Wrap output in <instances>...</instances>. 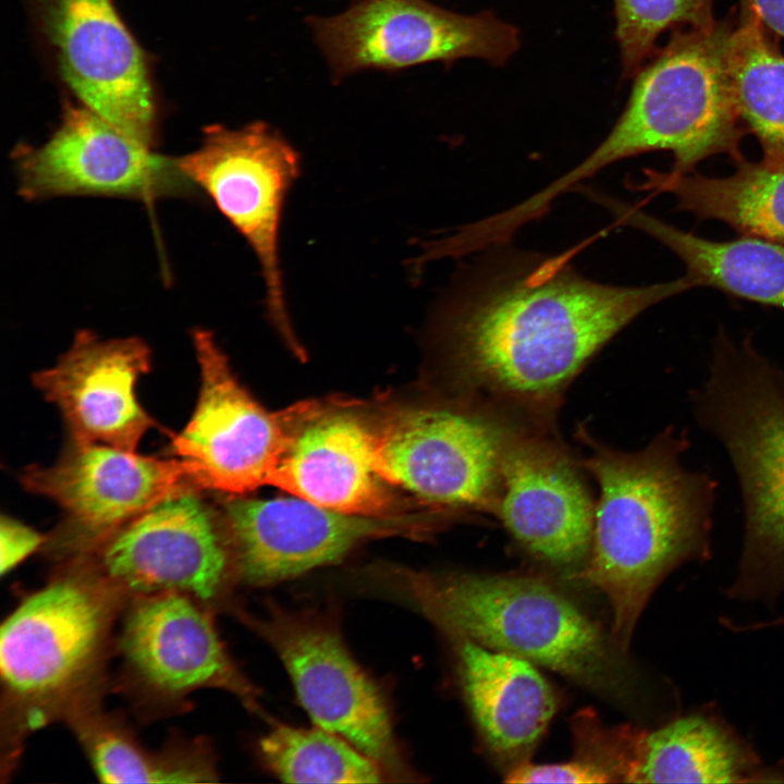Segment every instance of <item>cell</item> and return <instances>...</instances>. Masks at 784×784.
I'll use <instances>...</instances> for the list:
<instances>
[{"mask_svg":"<svg viewBox=\"0 0 784 784\" xmlns=\"http://www.w3.org/2000/svg\"><path fill=\"white\" fill-rule=\"evenodd\" d=\"M691 287L686 275L603 284L583 277L566 255H501L443 303L434 342L455 402L556 433L566 390L591 358L642 311Z\"/></svg>","mask_w":784,"mask_h":784,"instance_id":"6da1fadb","label":"cell"},{"mask_svg":"<svg viewBox=\"0 0 784 784\" xmlns=\"http://www.w3.org/2000/svg\"><path fill=\"white\" fill-rule=\"evenodd\" d=\"M577 437L588 449L579 464L599 490L590 558L577 576L607 598L611 636L625 652L658 585L683 564L711 558L718 483L683 465L690 441L674 427L635 452L603 444L583 427Z\"/></svg>","mask_w":784,"mask_h":784,"instance_id":"7a4b0ae2","label":"cell"},{"mask_svg":"<svg viewBox=\"0 0 784 784\" xmlns=\"http://www.w3.org/2000/svg\"><path fill=\"white\" fill-rule=\"evenodd\" d=\"M380 574L452 639L520 657L618 702L635 698L633 672L613 637L539 578L402 567Z\"/></svg>","mask_w":784,"mask_h":784,"instance_id":"3957f363","label":"cell"},{"mask_svg":"<svg viewBox=\"0 0 784 784\" xmlns=\"http://www.w3.org/2000/svg\"><path fill=\"white\" fill-rule=\"evenodd\" d=\"M735 9L703 28H676L633 77L624 110L607 137L577 167L538 193L550 205L581 180L624 158L665 150L673 171L693 172L702 160L745 158L747 133L738 114L730 73Z\"/></svg>","mask_w":784,"mask_h":784,"instance_id":"277c9868","label":"cell"},{"mask_svg":"<svg viewBox=\"0 0 784 784\" xmlns=\"http://www.w3.org/2000/svg\"><path fill=\"white\" fill-rule=\"evenodd\" d=\"M701 429L725 449L744 509V543L732 597L784 588V369L749 334L718 331L705 380L689 392Z\"/></svg>","mask_w":784,"mask_h":784,"instance_id":"5b68a950","label":"cell"},{"mask_svg":"<svg viewBox=\"0 0 784 784\" xmlns=\"http://www.w3.org/2000/svg\"><path fill=\"white\" fill-rule=\"evenodd\" d=\"M27 597L0 634L2 725L8 755L30 732L99 694L111 627L130 598L87 560L75 558Z\"/></svg>","mask_w":784,"mask_h":784,"instance_id":"8992f818","label":"cell"},{"mask_svg":"<svg viewBox=\"0 0 784 784\" xmlns=\"http://www.w3.org/2000/svg\"><path fill=\"white\" fill-rule=\"evenodd\" d=\"M175 159L250 246L269 320L285 345L304 357L286 307L279 248L283 206L301 172L299 155L278 131L258 121L240 128L209 125L199 146Z\"/></svg>","mask_w":784,"mask_h":784,"instance_id":"52a82bcc","label":"cell"},{"mask_svg":"<svg viewBox=\"0 0 784 784\" xmlns=\"http://www.w3.org/2000/svg\"><path fill=\"white\" fill-rule=\"evenodd\" d=\"M306 23L336 83L365 70L392 72L463 58L501 66L520 45L518 29L492 11L465 15L427 0H362Z\"/></svg>","mask_w":784,"mask_h":784,"instance_id":"ba28073f","label":"cell"},{"mask_svg":"<svg viewBox=\"0 0 784 784\" xmlns=\"http://www.w3.org/2000/svg\"><path fill=\"white\" fill-rule=\"evenodd\" d=\"M200 491L187 488L160 500L79 556L130 599L173 591L210 610L224 601L237 574L224 515Z\"/></svg>","mask_w":784,"mask_h":784,"instance_id":"9c48e42d","label":"cell"},{"mask_svg":"<svg viewBox=\"0 0 784 784\" xmlns=\"http://www.w3.org/2000/svg\"><path fill=\"white\" fill-rule=\"evenodd\" d=\"M507 427L455 401L404 408L375 431L378 468L442 514L494 515Z\"/></svg>","mask_w":784,"mask_h":784,"instance_id":"30bf717a","label":"cell"},{"mask_svg":"<svg viewBox=\"0 0 784 784\" xmlns=\"http://www.w3.org/2000/svg\"><path fill=\"white\" fill-rule=\"evenodd\" d=\"M240 617L275 651L315 725L352 743L387 775L408 777L383 696L330 617L272 601L261 616L242 612Z\"/></svg>","mask_w":784,"mask_h":784,"instance_id":"8fae6325","label":"cell"},{"mask_svg":"<svg viewBox=\"0 0 784 784\" xmlns=\"http://www.w3.org/2000/svg\"><path fill=\"white\" fill-rule=\"evenodd\" d=\"M193 343L199 395L188 424L172 439V454L200 490L241 495L271 485L298 406L267 411L237 380L211 331L195 329Z\"/></svg>","mask_w":784,"mask_h":784,"instance_id":"7c38bea8","label":"cell"},{"mask_svg":"<svg viewBox=\"0 0 784 784\" xmlns=\"http://www.w3.org/2000/svg\"><path fill=\"white\" fill-rule=\"evenodd\" d=\"M20 480L27 491L51 499L63 511V522L46 541L50 555L61 562L88 552L160 500L196 488L177 458L75 441L54 464L33 465Z\"/></svg>","mask_w":784,"mask_h":784,"instance_id":"4fadbf2b","label":"cell"},{"mask_svg":"<svg viewBox=\"0 0 784 784\" xmlns=\"http://www.w3.org/2000/svg\"><path fill=\"white\" fill-rule=\"evenodd\" d=\"M17 189L27 200L106 196L150 201L182 196L194 185L175 158L154 151L85 105H66L40 146L14 156Z\"/></svg>","mask_w":784,"mask_h":784,"instance_id":"5bb4252c","label":"cell"},{"mask_svg":"<svg viewBox=\"0 0 784 784\" xmlns=\"http://www.w3.org/2000/svg\"><path fill=\"white\" fill-rule=\"evenodd\" d=\"M293 497L224 504L237 579L272 585L335 563L370 540L420 537L437 523L429 514H348Z\"/></svg>","mask_w":784,"mask_h":784,"instance_id":"9a60e30c","label":"cell"},{"mask_svg":"<svg viewBox=\"0 0 784 784\" xmlns=\"http://www.w3.org/2000/svg\"><path fill=\"white\" fill-rule=\"evenodd\" d=\"M24 1L81 103L152 147L157 111L148 66L112 1Z\"/></svg>","mask_w":784,"mask_h":784,"instance_id":"2e32d148","label":"cell"},{"mask_svg":"<svg viewBox=\"0 0 784 784\" xmlns=\"http://www.w3.org/2000/svg\"><path fill=\"white\" fill-rule=\"evenodd\" d=\"M580 468L558 433L509 425L494 514L527 553L576 575L590 558L596 504Z\"/></svg>","mask_w":784,"mask_h":784,"instance_id":"e0dca14e","label":"cell"},{"mask_svg":"<svg viewBox=\"0 0 784 784\" xmlns=\"http://www.w3.org/2000/svg\"><path fill=\"white\" fill-rule=\"evenodd\" d=\"M130 600L120 650L140 691L174 701L200 688H220L257 708L258 690L226 653L208 608L173 591Z\"/></svg>","mask_w":784,"mask_h":784,"instance_id":"ac0fdd59","label":"cell"},{"mask_svg":"<svg viewBox=\"0 0 784 784\" xmlns=\"http://www.w3.org/2000/svg\"><path fill=\"white\" fill-rule=\"evenodd\" d=\"M150 366L143 340H105L79 330L57 364L36 372L33 382L60 409L71 441L135 451L156 426L135 395L137 380Z\"/></svg>","mask_w":784,"mask_h":784,"instance_id":"d6986e66","label":"cell"},{"mask_svg":"<svg viewBox=\"0 0 784 784\" xmlns=\"http://www.w3.org/2000/svg\"><path fill=\"white\" fill-rule=\"evenodd\" d=\"M271 485L343 513L397 514L392 485L378 468L376 432L354 414L317 403L299 405Z\"/></svg>","mask_w":784,"mask_h":784,"instance_id":"ffe728a7","label":"cell"},{"mask_svg":"<svg viewBox=\"0 0 784 784\" xmlns=\"http://www.w3.org/2000/svg\"><path fill=\"white\" fill-rule=\"evenodd\" d=\"M465 697L489 748L511 768L527 758L556 709L534 663L467 638H453Z\"/></svg>","mask_w":784,"mask_h":784,"instance_id":"44dd1931","label":"cell"},{"mask_svg":"<svg viewBox=\"0 0 784 784\" xmlns=\"http://www.w3.org/2000/svg\"><path fill=\"white\" fill-rule=\"evenodd\" d=\"M628 783H782L784 767L765 765L719 718L693 713L652 731L635 730Z\"/></svg>","mask_w":784,"mask_h":784,"instance_id":"7402d4cb","label":"cell"},{"mask_svg":"<svg viewBox=\"0 0 784 784\" xmlns=\"http://www.w3.org/2000/svg\"><path fill=\"white\" fill-rule=\"evenodd\" d=\"M615 218L666 246L696 286H708L784 309V246L750 235L711 241L667 224L638 208L593 194Z\"/></svg>","mask_w":784,"mask_h":784,"instance_id":"603a6c76","label":"cell"},{"mask_svg":"<svg viewBox=\"0 0 784 784\" xmlns=\"http://www.w3.org/2000/svg\"><path fill=\"white\" fill-rule=\"evenodd\" d=\"M723 177L645 170L639 187L669 193L699 220H719L742 233L784 245V166L744 158Z\"/></svg>","mask_w":784,"mask_h":784,"instance_id":"cb8c5ba5","label":"cell"},{"mask_svg":"<svg viewBox=\"0 0 784 784\" xmlns=\"http://www.w3.org/2000/svg\"><path fill=\"white\" fill-rule=\"evenodd\" d=\"M99 696L75 702L63 719L102 782L200 783L217 780L213 758L201 742H176L158 751L147 749L120 720L102 710Z\"/></svg>","mask_w":784,"mask_h":784,"instance_id":"d4e9b609","label":"cell"},{"mask_svg":"<svg viewBox=\"0 0 784 784\" xmlns=\"http://www.w3.org/2000/svg\"><path fill=\"white\" fill-rule=\"evenodd\" d=\"M772 35L740 7L730 73L738 114L758 139L762 161L784 166V54Z\"/></svg>","mask_w":784,"mask_h":784,"instance_id":"484cf974","label":"cell"},{"mask_svg":"<svg viewBox=\"0 0 784 784\" xmlns=\"http://www.w3.org/2000/svg\"><path fill=\"white\" fill-rule=\"evenodd\" d=\"M267 767L289 783H380L382 767L340 735L278 723L260 739Z\"/></svg>","mask_w":784,"mask_h":784,"instance_id":"4316f807","label":"cell"},{"mask_svg":"<svg viewBox=\"0 0 784 784\" xmlns=\"http://www.w3.org/2000/svg\"><path fill=\"white\" fill-rule=\"evenodd\" d=\"M715 0H613L622 77L633 78L657 50L664 32L703 28L716 20Z\"/></svg>","mask_w":784,"mask_h":784,"instance_id":"83f0119b","label":"cell"},{"mask_svg":"<svg viewBox=\"0 0 784 784\" xmlns=\"http://www.w3.org/2000/svg\"><path fill=\"white\" fill-rule=\"evenodd\" d=\"M47 538L27 525L2 515L0 522L1 575L13 569L21 561L46 544Z\"/></svg>","mask_w":784,"mask_h":784,"instance_id":"f1b7e54d","label":"cell"},{"mask_svg":"<svg viewBox=\"0 0 784 784\" xmlns=\"http://www.w3.org/2000/svg\"><path fill=\"white\" fill-rule=\"evenodd\" d=\"M740 7L749 10L771 34L784 38V0H740Z\"/></svg>","mask_w":784,"mask_h":784,"instance_id":"f546056e","label":"cell"}]
</instances>
